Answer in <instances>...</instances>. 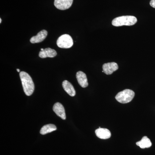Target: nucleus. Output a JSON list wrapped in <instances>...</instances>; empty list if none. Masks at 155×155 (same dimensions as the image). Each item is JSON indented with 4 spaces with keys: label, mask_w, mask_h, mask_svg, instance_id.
<instances>
[{
    "label": "nucleus",
    "mask_w": 155,
    "mask_h": 155,
    "mask_svg": "<svg viewBox=\"0 0 155 155\" xmlns=\"http://www.w3.org/2000/svg\"><path fill=\"white\" fill-rule=\"evenodd\" d=\"M137 22V19L134 16H123L116 17L112 21V25L118 26L127 25L130 26L134 25Z\"/></svg>",
    "instance_id": "obj_2"
},
{
    "label": "nucleus",
    "mask_w": 155,
    "mask_h": 155,
    "mask_svg": "<svg viewBox=\"0 0 155 155\" xmlns=\"http://www.w3.org/2000/svg\"><path fill=\"white\" fill-rule=\"evenodd\" d=\"M19 76L25 94L28 96L31 95L35 89L34 84L32 78L28 73L23 71L20 72Z\"/></svg>",
    "instance_id": "obj_1"
},
{
    "label": "nucleus",
    "mask_w": 155,
    "mask_h": 155,
    "mask_svg": "<svg viewBox=\"0 0 155 155\" xmlns=\"http://www.w3.org/2000/svg\"><path fill=\"white\" fill-rule=\"evenodd\" d=\"M53 110L61 119L65 120L66 119V114L64 106L60 103H57L53 107Z\"/></svg>",
    "instance_id": "obj_7"
},
{
    "label": "nucleus",
    "mask_w": 155,
    "mask_h": 155,
    "mask_svg": "<svg viewBox=\"0 0 155 155\" xmlns=\"http://www.w3.org/2000/svg\"><path fill=\"white\" fill-rule=\"evenodd\" d=\"M57 55V53L55 50L51 48H46L43 51H41L39 53V57L41 58H53Z\"/></svg>",
    "instance_id": "obj_10"
},
{
    "label": "nucleus",
    "mask_w": 155,
    "mask_h": 155,
    "mask_svg": "<svg viewBox=\"0 0 155 155\" xmlns=\"http://www.w3.org/2000/svg\"><path fill=\"white\" fill-rule=\"evenodd\" d=\"M76 78L78 82L81 87L85 88L88 86V83L86 74L81 71H79L76 73Z\"/></svg>",
    "instance_id": "obj_8"
},
{
    "label": "nucleus",
    "mask_w": 155,
    "mask_h": 155,
    "mask_svg": "<svg viewBox=\"0 0 155 155\" xmlns=\"http://www.w3.org/2000/svg\"><path fill=\"white\" fill-rule=\"evenodd\" d=\"M136 144L141 148L144 149L151 147L152 143L147 136H144L143 137L141 140L137 142Z\"/></svg>",
    "instance_id": "obj_13"
},
{
    "label": "nucleus",
    "mask_w": 155,
    "mask_h": 155,
    "mask_svg": "<svg viewBox=\"0 0 155 155\" xmlns=\"http://www.w3.org/2000/svg\"><path fill=\"white\" fill-rule=\"evenodd\" d=\"M57 127L55 125L53 124H48L43 126L40 130L41 134L42 135L47 134L51 133L57 130Z\"/></svg>",
    "instance_id": "obj_14"
},
{
    "label": "nucleus",
    "mask_w": 155,
    "mask_h": 155,
    "mask_svg": "<svg viewBox=\"0 0 155 155\" xmlns=\"http://www.w3.org/2000/svg\"><path fill=\"white\" fill-rule=\"evenodd\" d=\"M62 86L64 90L71 97H74L75 95V89L73 87L72 84L70 83L68 81H64L62 83Z\"/></svg>",
    "instance_id": "obj_12"
},
{
    "label": "nucleus",
    "mask_w": 155,
    "mask_h": 155,
    "mask_svg": "<svg viewBox=\"0 0 155 155\" xmlns=\"http://www.w3.org/2000/svg\"><path fill=\"white\" fill-rule=\"evenodd\" d=\"M73 0H54V5L57 8L65 10L69 8L72 6Z\"/></svg>",
    "instance_id": "obj_5"
},
{
    "label": "nucleus",
    "mask_w": 155,
    "mask_h": 155,
    "mask_svg": "<svg viewBox=\"0 0 155 155\" xmlns=\"http://www.w3.org/2000/svg\"><path fill=\"white\" fill-rule=\"evenodd\" d=\"M150 5L153 8H155V0H151L150 2Z\"/></svg>",
    "instance_id": "obj_15"
},
{
    "label": "nucleus",
    "mask_w": 155,
    "mask_h": 155,
    "mask_svg": "<svg viewBox=\"0 0 155 155\" xmlns=\"http://www.w3.org/2000/svg\"><path fill=\"white\" fill-rule=\"evenodd\" d=\"M119 68L117 64L115 62L104 64L103 66V72L107 75H111Z\"/></svg>",
    "instance_id": "obj_6"
},
{
    "label": "nucleus",
    "mask_w": 155,
    "mask_h": 155,
    "mask_svg": "<svg viewBox=\"0 0 155 155\" xmlns=\"http://www.w3.org/2000/svg\"><path fill=\"white\" fill-rule=\"evenodd\" d=\"M135 95L133 91L130 89H125L123 91L119 92L116 95V100L122 104H127L131 101Z\"/></svg>",
    "instance_id": "obj_3"
},
{
    "label": "nucleus",
    "mask_w": 155,
    "mask_h": 155,
    "mask_svg": "<svg viewBox=\"0 0 155 155\" xmlns=\"http://www.w3.org/2000/svg\"><path fill=\"white\" fill-rule=\"evenodd\" d=\"M57 45L61 48H69L73 45V41L71 36L68 34H64L58 38Z\"/></svg>",
    "instance_id": "obj_4"
},
{
    "label": "nucleus",
    "mask_w": 155,
    "mask_h": 155,
    "mask_svg": "<svg viewBox=\"0 0 155 155\" xmlns=\"http://www.w3.org/2000/svg\"><path fill=\"white\" fill-rule=\"evenodd\" d=\"M48 35V31L45 30H42L38 33L36 36H33L30 39L31 43H38L43 41Z\"/></svg>",
    "instance_id": "obj_9"
},
{
    "label": "nucleus",
    "mask_w": 155,
    "mask_h": 155,
    "mask_svg": "<svg viewBox=\"0 0 155 155\" xmlns=\"http://www.w3.org/2000/svg\"><path fill=\"white\" fill-rule=\"evenodd\" d=\"M95 133L98 138L102 139H107L111 137L110 131L107 128H101L99 127L98 129L96 130Z\"/></svg>",
    "instance_id": "obj_11"
},
{
    "label": "nucleus",
    "mask_w": 155,
    "mask_h": 155,
    "mask_svg": "<svg viewBox=\"0 0 155 155\" xmlns=\"http://www.w3.org/2000/svg\"><path fill=\"white\" fill-rule=\"evenodd\" d=\"M44 50L43 48H41V51H43V50Z\"/></svg>",
    "instance_id": "obj_18"
},
{
    "label": "nucleus",
    "mask_w": 155,
    "mask_h": 155,
    "mask_svg": "<svg viewBox=\"0 0 155 155\" xmlns=\"http://www.w3.org/2000/svg\"><path fill=\"white\" fill-rule=\"evenodd\" d=\"M2 19H0V23H2Z\"/></svg>",
    "instance_id": "obj_17"
},
{
    "label": "nucleus",
    "mask_w": 155,
    "mask_h": 155,
    "mask_svg": "<svg viewBox=\"0 0 155 155\" xmlns=\"http://www.w3.org/2000/svg\"><path fill=\"white\" fill-rule=\"evenodd\" d=\"M17 72H20V70H19V69H17Z\"/></svg>",
    "instance_id": "obj_16"
}]
</instances>
